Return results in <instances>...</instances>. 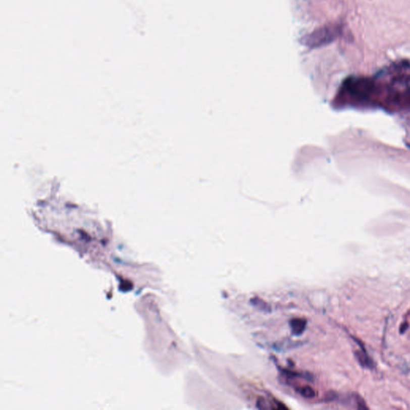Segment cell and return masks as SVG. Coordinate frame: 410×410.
Wrapping results in <instances>:
<instances>
[{
    "instance_id": "cell-1",
    "label": "cell",
    "mask_w": 410,
    "mask_h": 410,
    "mask_svg": "<svg viewBox=\"0 0 410 410\" xmlns=\"http://www.w3.org/2000/svg\"><path fill=\"white\" fill-rule=\"evenodd\" d=\"M341 33V27L337 24L323 26L301 39L302 44L310 48L326 46L337 39Z\"/></svg>"
},
{
    "instance_id": "cell-2",
    "label": "cell",
    "mask_w": 410,
    "mask_h": 410,
    "mask_svg": "<svg viewBox=\"0 0 410 410\" xmlns=\"http://www.w3.org/2000/svg\"><path fill=\"white\" fill-rule=\"evenodd\" d=\"M289 325H290L292 333L296 336H299L304 333L305 330L307 321L302 318H293L289 322Z\"/></svg>"
},
{
    "instance_id": "cell-3",
    "label": "cell",
    "mask_w": 410,
    "mask_h": 410,
    "mask_svg": "<svg viewBox=\"0 0 410 410\" xmlns=\"http://www.w3.org/2000/svg\"><path fill=\"white\" fill-rule=\"evenodd\" d=\"M355 355H356L358 362L362 366L369 368H371L373 366V362L370 360V358L368 356L366 351H356Z\"/></svg>"
},
{
    "instance_id": "cell-4",
    "label": "cell",
    "mask_w": 410,
    "mask_h": 410,
    "mask_svg": "<svg viewBox=\"0 0 410 410\" xmlns=\"http://www.w3.org/2000/svg\"><path fill=\"white\" fill-rule=\"evenodd\" d=\"M299 392L303 397H306V398H313L316 396L315 391L310 386H303L299 389Z\"/></svg>"
},
{
    "instance_id": "cell-5",
    "label": "cell",
    "mask_w": 410,
    "mask_h": 410,
    "mask_svg": "<svg viewBox=\"0 0 410 410\" xmlns=\"http://www.w3.org/2000/svg\"><path fill=\"white\" fill-rule=\"evenodd\" d=\"M251 303H252V304H254L255 307L259 308V309L263 310V311H268V310L269 309L268 304H266L264 300H262V299H259V298H254V299L251 300Z\"/></svg>"
}]
</instances>
